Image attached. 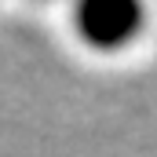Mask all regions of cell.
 I'll use <instances>...</instances> for the list:
<instances>
[{
  "label": "cell",
  "mask_w": 157,
  "mask_h": 157,
  "mask_svg": "<svg viewBox=\"0 0 157 157\" xmlns=\"http://www.w3.org/2000/svg\"><path fill=\"white\" fill-rule=\"evenodd\" d=\"M146 7L135 0H80L73 7V33L84 48L110 55L143 37Z\"/></svg>",
  "instance_id": "6da1fadb"
}]
</instances>
